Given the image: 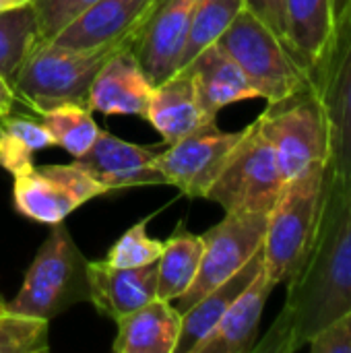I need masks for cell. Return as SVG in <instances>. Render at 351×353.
<instances>
[{
	"mask_svg": "<svg viewBox=\"0 0 351 353\" xmlns=\"http://www.w3.org/2000/svg\"><path fill=\"white\" fill-rule=\"evenodd\" d=\"M285 283V304L252 352H298L317 331L351 308V176H335L327 170L310 252Z\"/></svg>",
	"mask_w": 351,
	"mask_h": 353,
	"instance_id": "cell-1",
	"label": "cell"
},
{
	"mask_svg": "<svg viewBox=\"0 0 351 353\" xmlns=\"http://www.w3.org/2000/svg\"><path fill=\"white\" fill-rule=\"evenodd\" d=\"M118 48L72 50L52 39H37L12 81L17 101L35 114L64 103L87 105L95 74Z\"/></svg>",
	"mask_w": 351,
	"mask_h": 353,
	"instance_id": "cell-2",
	"label": "cell"
},
{
	"mask_svg": "<svg viewBox=\"0 0 351 353\" xmlns=\"http://www.w3.org/2000/svg\"><path fill=\"white\" fill-rule=\"evenodd\" d=\"M50 236L35 252L19 294L6 310L52 321L79 302H89L87 263L64 221L50 225Z\"/></svg>",
	"mask_w": 351,
	"mask_h": 353,
	"instance_id": "cell-3",
	"label": "cell"
},
{
	"mask_svg": "<svg viewBox=\"0 0 351 353\" xmlns=\"http://www.w3.org/2000/svg\"><path fill=\"white\" fill-rule=\"evenodd\" d=\"M327 170L285 182L269 211L263 240V261L269 281L285 283L306 261L323 209Z\"/></svg>",
	"mask_w": 351,
	"mask_h": 353,
	"instance_id": "cell-4",
	"label": "cell"
},
{
	"mask_svg": "<svg viewBox=\"0 0 351 353\" xmlns=\"http://www.w3.org/2000/svg\"><path fill=\"white\" fill-rule=\"evenodd\" d=\"M257 124L275 151L283 182L329 170V128L312 85L267 103Z\"/></svg>",
	"mask_w": 351,
	"mask_h": 353,
	"instance_id": "cell-5",
	"label": "cell"
},
{
	"mask_svg": "<svg viewBox=\"0 0 351 353\" xmlns=\"http://www.w3.org/2000/svg\"><path fill=\"white\" fill-rule=\"evenodd\" d=\"M217 43L236 60L257 95L267 103L308 89L310 74L292 56L283 39L246 6Z\"/></svg>",
	"mask_w": 351,
	"mask_h": 353,
	"instance_id": "cell-6",
	"label": "cell"
},
{
	"mask_svg": "<svg viewBox=\"0 0 351 353\" xmlns=\"http://www.w3.org/2000/svg\"><path fill=\"white\" fill-rule=\"evenodd\" d=\"M283 186L275 151L254 120L244 128L205 199L221 205L225 213H269Z\"/></svg>",
	"mask_w": 351,
	"mask_h": 353,
	"instance_id": "cell-7",
	"label": "cell"
},
{
	"mask_svg": "<svg viewBox=\"0 0 351 353\" xmlns=\"http://www.w3.org/2000/svg\"><path fill=\"white\" fill-rule=\"evenodd\" d=\"M312 89L329 128V172L351 176V12L310 72Z\"/></svg>",
	"mask_w": 351,
	"mask_h": 353,
	"instance_id": "cell-8",
	"label": "cell"
},
{
	"mask_svg": "<svg viewBox=\"0 0 351 353\" xmlns=\"http://www.w3.org/2000/svg\"><path fill=\"white\" fill-rule=\"evenodd\" d=\"M269 213H225L223 221L203 234L205 252L197 279L184 296L176 300V308L184 314L205 294L236 275L261 248L267 232Z\"/></svg>",
	"mask_w": 351,
	"mask_h": 353,
	"instance_id": "cell-9",
	"label": "cell"
},
{
	"mask_svg": "<svg viewBox=\"0 0 351 353\" xmlns=\"http://www.w3.org/2000/svg\"><path fill=\"white\" fill-rule=\"evenodd\" d=\"M12 203L23 217L54 225L64 221L81 205L106 194L79 165H29L12 176Z\"/></svg>",
	"mask_w": 351,
	"mask_h": 353,
	"instance_id": "cell-10",
	"label": "cell"
},
{
	"mask_svg": "<svg viewBox=\"0 0 351 353\" xmlns=\"http://www.w3.org/2000/svg\"><path fill=\"white\" fill-rule=\"evenodd\" d=\"M242 134L244 128L225 132L211 120L176 143L166 145L157 155V165L166 184L190 199H205Z\"/></svg>",
	"mask_w": 351,
	"mask_h": 353,
	"instance_id": "cell-11",
	"label": "cell"
},
{
	"mask_svg": "<svg viewBox=\"0 0 351 353\" xmlns=\"http://www.w3.org/2000/svg\"><path fill=\"white\" fill-rule=\"evenodd\" d=\"M197 2L159 0L134 35L130 50L153 85L178 72Z\"/></svg>",
	"mask_w": 351,
	"mask_h": 353,
	"instance_id": "cell-12",
	"label": "cell"
},
{
	"mask_svg": "<svg viewBox=\"0 0 351 353\" xmlns=\"http://www.w3.org/2000/svg\"><path fill=\"white\" fill-rule=\"evenodd\" d=\"M159 0H95L52 41L72 50L130 46Z\"/></svg>",
	"mask_w": 351,
	"mask_h": 353,
	"instance_id": "cell-13",
	"label": "cell"
},
{
	"mask_svg": "<svg viewBox=\"0 0 351 353\" xmlns=\"http://www.w3.org/2000/svg\"><path fill=\"white\" fill-rule=\"evenodd\" d=\"M157 149L126 143L108 130H99L91 149L72 163L110 192L120 188L166 184V178L157 165Z\"/></svg>",
	"mask_w": 351,
	"mask_h": 353,
	"instance_id": "cell-14",
	"label": "cell"
},
{
	"mask_svg": "<svg viewBox=\"0 0 351 353\" xmlns=\"http://www.w3.org/2000/svg\"><path fill=\"white\" fill-rule=\"evenodd\" d=\"M153 87L155 85L145 74L130 46H120L95 74L87 108L106 116L120 114L145 118Z\"/></svg>",
	"mask_w": 351,
	"mask_h": 353,
	"instance_id": "cell-15",
	"label": "cell"
},
{
	"mask_svg": "<svg viewBox=\"0 0 351 353\" xmlns=\"http://www.w3.org/2000/svg\"><path fill=\"white\" fill-rule=\"evenodd\" d=\"M89 302L114 323L157 298V261L120 269L106 261L87 263Z\"/></svg>",
	"mask_w": 351,
	"mask_h": 353,
	"instance_id": "cell-16",
	"label": "cell"
},
{
	"mask_svg": "<svg viewBox=\"0 0 351 353\" xmlns=\"http://www.w3.org/2000/svg\"><path fill=\"white\" fill-rule=\"evenodd\" d=\"M184 68L190 72L203 114L211 120H217V114L232 103L259 97L242 68L219 43L205 48Z\"/></svg>",
	"mask_w": 351,
	"mask_h": 353,
	"instance_id": "cell-17",
	"label": "cell"
},
{
	"mask_svg": "<svg viewBox=\"0 0 351 353\" xmlns=\"http://www.w3.org/2000/svg\"><path fill=\"white\" fill-rule=\"evenodd\" d=\"M275 285L269 281L265 269L252 283L230 304L215 329L197 345L194 353H250L257 337L265 304Z\"/></svg>",
	"mask_w": 351,
	"mask_h": 353,
	"instance_id": "cell-18",
	"label": "cell"
},
{
	"mask_svg": "<svg viewBox=\"0 0 351 353\" xmlns=\"http://www.w3.org/2000/svg\"><path fill=\"white\" fill-rule=\"evenodd\" d=\"M112 343L116 353H176L182 331V314L174 302L155 298L116 321Z\"/></svg>",
	"mask_w": 351,
	"mask_h": 353,
	"instance_id": "cell-19",
	"label": "cell"
},
{
	"mask_svg": "<svg viewBox=\"0 0 351 353\" xmlns=\"http://www.w3.org/2000/svg\"><path fill=\"white\" fill-rule=\"evenodd\" d=\"M283 43L310 74L331 43V0H281Z\"/></svg>",
	"mask_w": 351,
	"mask_h": 353,
	"instance_id": "cell-20",
	"label": "cell"
},
{
	"mask_svg": "<svg viewBox=\"0 0 351 353\" xmlns=\"http://www.w3.org/2000/svg\"><path fill=\"white\" fill-rule=\"evenodd\" d=\"M145 120L161 134L166 145H172L205 122H211L197 101L192 79L186 68H180L153 87Z\"/></svg>",
	"mask_w": 351,
	"mask_h": 353,
	"instance_id": "cell-21",
	"label": "cell"
},
{
	"mask_svg": "<svg viewBox=\"0 0 351 353\" xmlns=\"http://www.w3.org/2000/svg\"><path fill=\"white\" fill-rule=\"evenodd\" d=\"M265 269L263 248L228 281L205 294L192 308L182 314V331L176 345V353H194L197 345L215 329L230 304L252 283V279Z\"/></svg>",
	"mask_w": 351,
	"mask_h": 353,
	"instance_id": "cell-22",
	"label": "cell"
},
{
	"mask_svg": "<svg viewBox=\"0 0 351 353\" xmlns=\"http://www.w3.org/2000/svg\"><path fill=\"white\" fill-rule=\"evenodd\" d=\"M203 252V236L190 234L180 223L166 240L163 252L157 259V298L176 302L180 296H184L197 279Z\"/></svg>",
	"mask_w": 351,
	"mask_h": 353,
	"instance_id": "cell-23",
	"label": "cell"
},
{
	"mask_svg": "<svg viewBox=\"0 0 351 353\" xmlns=\"http://www.w3.org/2000/svg\"><path fill=\"white\" fill-rule=\"evenodd\" d=\"M52 145L54 141L39 120L12 112L0 118V168L10 176L33 165L35 153Z\"/></svg>",
	"mask_w": 351,
	"mask_h": 353,
	"instance_id": "cell-24",
	"label": "cell"
},
{
	"mask_svg": "<svg viewBox=\"0 0 351 353\" xmlns=\"http://www.w3.org/2000/svg\"><path fill=\"white\" fill-rule=\"evenodd\" d=\"M37 39L39 25L33 4L0 12V77L10 87Z\"/></svg>",
	"mask_w": 351,
	"mask_h": 353,
	"instance_id": "cell-25",
	"label": "cell"
},
{
	"mask_svg": "<svg viewBox=\"0 0 351 353\" xmlns=\"http://www.w3.org/2000/svg\"><path fill=\"white\" fill-rule=\"evenodd\" d=\"M39 122L52 137L54 145L68 151L74 159L85 155L99 134L93 112L87 105L64 103L39 114Z\"/></svg>",
	"mask_w": 351,
	"mask_h": 353,
	"instance_id": "cell-26",
	"label": "cell"
},
{
	"mask_svg": "<svg viewBox=\"0 0 351 353\" xmlns=\"http://www.w3.org/2000/svg\"><path fill=\"white\" fill-rule=\"evenodd\" d=\"M244 6L246 0H199L182 52L180 68L188 66L205 48L217 43V39L225 33V29Z\"/></svg>",
	"mask_w": 351,
	"mask_h": 353,
	"instance_id": "cell-27",
	"label": "cell"
},
{
	"mask_svg": "<svg viewBox=\"0 0 351 353\" xmlns=\"http://www.w3.org/2000/svg\"><path fill=\"white\" fill-rule=\"evenodd\" d=\"M50 321L4 310L0 314V353H43L50 350Z\"/></svg>",
	"mask_w": 351,
	"mask_h": 353,
	"instance_id": "cell-28",
	"label": "cell"
},
{
	"mask_svg": "<svg viewBox=\"0 0 351 353\" xmlns=\"http://www.w3.org/2000/svg\"><path fill=\"white\" fill-rule=\"evenodd\" d=\"M161 240H155L147 234V219L139 221L130 230H126L114 246L108 250V256L103 259L112 267L120 269H132V267H143L149 263H155L161 252H163Z\"/></svg>",
	"mask_w": 351,
	"mask_h": 353,
	"instance_id": "cell-29",
	"label": "cell"
},
{
	"mask_svg": "<svg viewBox=\"0 0 351 353\" xmlns=\"http://www.w3.org/2000/svg\"><path fill=\"white\" fill-rule=\"evenodd\" d=\"M93 2L95 0H35L33 6L39 25V39H52Z\"/></svg>",
	"mask_w": 351,
	"mask_h": 353,
	"instance_id": "cell-30",
	"label": "cell"
},
{
	"mask_svg": "<svg viewBox=\"0 0 351 353\" xmlns=\"http://www.w3.org/2000/svg\"><path fill=\"white\" fill-rule=\"evenodd\" d=\"M306 347L310 353H351V308L317 331Z\"/></svg>",
	"mask_w": 351,
	"mask_h": 353,
	"instance_id": "cell-31",
	"label": "cell"
},
{
	"mask_svg": "<svg viewBox=\"0 0 351 353\" xmlns=\"http://www.w3.org/2000/svg\"><path fill=\"white\" fill-rule=\"evenodd\" d=\"M246 8L252 10L261 21H265L283 39V29H281V0H246Z\"/></svg>",
	"mask_w": 351,
	"mask_h": 353,
	"instance_id": "cell-32",
	"label": "cell"
},
{
	"mask_svg": "<svg viewBox=\"0 0 351 353\" xmlns=\"http://www.w3.org/2000/svg\"><path fill=\"white\" fill-rule=\"evenodd\" d=\"M14 103H17V97H14L12 87L8 85V81H4L0 77V118H4L6 114H10L12 108H14Z\"/></svg>",
	"mask_w": 351,
	"mask_h": 353,
	"instance_id": "cell-33",
	"label": "cell"
},
{
	"mask_svg": "<svg viewBox=\"0 0 351 353\" xmlns=\"http://www.w3.org/2000/svg\"><path fill=\"white\" fill-rule=\"evenodd\" d=\"M331 12H333V25L337 27L351 12V0H331Z\"/></svg>",
	"mask_w": 351,
	"mask_h": 353,
	"instance_id": "cell-34",
	"label": "cell"
},
{
	"mask_svg": "<svg viewBox=\"0 0 351 353\" xmlns=\"http://www.w3.org/2000/svg\"><path fill=\"white\" fill-rule=\"evenodd\" d=\"M35 0H0V12L2 10H12V8H21L27 4H33Z\"/></svg>",
	"mask_w": 351,
	"mask_h": 353,
	"instance_id": "cell-35",
	"label": "cell"
},
{
	"mask_svg": "<svg viewBox=\"0 0 351 353\" xmlns=\"http://www.w3.org/2000/svg\"><path fill=\"white\" fill-rule=\"evenodd\" d=\"M4 310H6V302H4V300L0 298V314H2Z\"/></svg>",
	"mask_w": 351,
	"mask_h": 353,
	"instance_id": "cell-36",
	"label": "cell"
}]
</instances>
